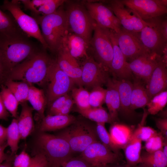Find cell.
Listing matches in <instances>:
<instances>
[{"instance_id":"obj_36","label":"cell","mask_w":167,"mask_h":167,"mask_svg":"<svg viewBox=\"0 0 167 167\" xmlns=\"http://www.w3.org/2000/svg\"><path fill=\"white\" fill-rule=\"evenodd\" d=\"M20 139L17 119L14 118L7 127L6 144L10 148L12 155L15 154L17 152Z\"/></svg>"},{"instance_id":"obj_24","label":"cell","mask_w":167,"mask_h":167,"mask_svg":"<svg viewBox=\"0 0 167 167\" xmlns=\"http://www.w3.org/2000/svg\"><path fill=\"white\" fill-rule=\"evenodd\" d=\"M116 82L120 102L119 112L126 117H131L134 113L131 109V96L133 83L130 80L126 79H116Z\"/></svg>"},{"instance_id":"obj_33","label":"cell","mask_w":167,"mask_h":167,"mask_svg":"<svg viewBox=\"0 0 167 167\" xmlns=\"http://www.w3.org/2000/svg\"><path fill=\"white\" fill-rule=\"evenodd\" d=\"M76 110L84 117L96 123H113L109 113L102 106L83 110L77 109Z\"/></svg>"},{"instance_id":"obj_20","label":"cell","mask_w":167,"mask_h":167,"mask_svg":"<svg viewBox=\"0 0 167 167\" xmlns=\"http://www.w3.org/2000/svg\"><path fill=\"white\" fill-rule=\"evenodd\" d=\"M24 8L30 11L32 17L44 16L54 12L66 2L64 0H21Z\"/></svg>"},{"instance_id":"obj_25","label":"cell","mask_w":167,"mask_h":167,"mask_svg":"<svg viewBox=\"0 0 167 167\" xmlns=\"http://www.w3.org/2000/svg\"><path fill=\"white\" fill-rule=\"evenodd\" d=\"M134 131V127L115 122L112 123L109 133L114 144L120 149L130 141Z\"/></svg>"},{"instance_id":"obj_57","label":"cell","mask_w":167,"mask_h":167,"mask_svg":"<svg viewBox=\"0 0 167 167\" xmlns=\"http://www.w3.org/2000/svg\"><path fill=\"white\" fill-rule=\"evenodd\" d=\"M127 167L126 166V167H124V166H118V167Z\"/></svg>"},{"instance_id":"obj_55","label":"cell","mask_w":167,"mask_h":167,"mask_svg":"<svg viewBox=\"0 0 167 167\" xmlns=\"http://www.w3.org/2000/svg\"><path fill=\"white\" fill-rule=\"evenodd\" d=\"M127 167H128L127 166H126ZM143 167V166L142 165H140L139 166H134V167Z\"/></svg>"},{"instance_id":"obj_30","label":"cell","mask_w":167,"mask_h":167,"mask_svg":"<svg viewBox=\"0 0 167 167\" xmlns=\"http://www.w3.org/2000/svg\"><path fill=\"white\" fill-rule=\"evenodd\" d=\"M28 101L42 119L45 117L44 111L47 100L43 90L30 84Z\"/></svg>"},{"instance_id":"obj_18","label":"cell","mask_w":167,"mask_h":167,"mask_svg":"<svg viewBox=\"0 0 167 167\" xmlns=\"http://www.w3.org/2000/svg\"><path fill=\"white\" fill-rule=\"evenodd\" d=\"M55 59L60 69L79 87H83L82 69L76 59L69 53L63 44L56 53Z\"/></svg>"},{"instance_id":"obj_56","label":"cell","mask_w":167,"mask_h":167,"mask_svg":"<svg viewBox=\"0 0 167 167\" xmlns=\"http://www.w3.org/2000/svg\"><path fill=\"white\" fill-rule=\"evenodd\" d=\"M49 167H61V166H49Z\"/></svg>"},{"instance_id":"obj_38","label":"cell","mask_w":167,"mask_h":167,"mask_svg":"<svg viewBox=\"0 0 167 167\" xmlns=\"http://www.w3.org/2000/svg\"><path fill=\"white\" fill-rule=\"evenodd\" d=\"M167 103V90L163 91L152 97L147 105L148 113L154 115L162 110Z\"/></svg>"},{"instance_id":"obj_2","label":"cell","mask_w":167,"mask_h":167,"mask_svg":"<svg viewBox=\"0 0 167 167\" xmlns=\"http://www.w3.org/2000/svg\"><path fill=\"white\" fill-rule=\"evenodd\" d=\"M52 59L45 51L38 50L15 67L8 75L6 80L20 81L42 85L46 83Z\"/></svg>"},{"instance_id":"obj_16","label":"cell","mask_w":167,"mask_h":167,"mask_svg":"<svg viewBox=\"0 0 167 167\" xmlns=\"http://www.w3.org/2000/svg\"><path fill=\"white\" fill-rule=\"evenodd\" d=\"M144 21L167 13L166 0H120Z\"/></svg>"},{"instance_id":"obj_1","label":"cell","mask_w":167,"mask_h":167,"mask_svg":"<svg viewBox=\"0 0 167 167\" xmlns=\"http://www.w3.org/2000/svg\"><path fill=\"white\" fill-rule=\"evenodd\" d=\"M23 32L11 35L0 34V60L6 81L16 66L38 50Z\"/></svg>"},{"instance_id":"obj_31","label":"cell","mask_w":167,"mask_h":167,"mask_svg":"<svg viewBox=\"0 0 167 167\" xmlns=\"http://www.w3.org/2000/svg\"><path fill=\"white\" fill-rule=\"evenodd\" d=\"M4 84L12 92L19 104L28 101L30 84L23 81L7 79Z\"/></svg>"},{"instance_id":"obj_7","label":"cell","mask_w":167,"mask_h":167,"mask_svg":"<svg viewBox=\"0 0 167 167\" xmlns=\"http://www.w3.org/2000/svg\"><path fill=\"white\" fill-rule=\"evenodd\" d=\"M88 51L91 54L89 56L109 72L113 53L110 29L96 24L89 44Z\"/></svg>"},{"instance_id":"obj_42","label":"cell","mask_w":167,"mask_h":167,"mask_svg":"<svg viewBox=\"0 0 167 167\" xmlns=\"http://www.w3.org/2000/svg\"><path fill=\"white\" fill-rule=\"evenodd\" d=\"M158 133L156 131L151 127L140 125L134 130L133 135L142 141L146 142Z\"/></svg>"},{"instance_id":"obj_21","label":"cell","mask_w":167,"mask_h":167,"mask_svg":"<svg viewBox=\"0 0 167 167\" xmlns=\"http://www.w3.org/2000/svg\"><path fill=\"white\" fill-rule=\"evenodd\" d=\"M167 64L161 59L146 84V88L150 100L157 94L166 90Z\"/></svg>"},{"instance_id":"obj_27","label":"cell","mask_w":167,"mask_h":167,"mask_svg":"<svg viewBox=\"0 0 167 167\" xmlns=\"http://www.w3.org/2000/svg\"><path fill=\"white\" fill-rule=\"evenodd\" d=\"M131 96V109H135L147 106L150 99L143 82L135 77L134 79Z\"/></svg>"},{"instance_id":"obj_39","label":"cell","mask_w":167,"mask_h":167,"mask_svg":"<svg viewBox=\"0 0 167 167\" xmlns=\"http://www.w3.org/2000/svg\"><path fill=\"white\" fill-rule=\"evenodd\" d=\"M96 129L98 138L101 143L114 152L119 154L120 149L113 143L109 133L105 126L104 123H96Z\"/></svg>"},{"instance_id":"obj_13","label":"cell","mask_w":167,"mask_h":167,"mask_svg":"<svg viewBox=\"0 0 167 167\" xmlns=\"http://www.w3.org/2000/svg\"><path fill=\"white\" fill-rule=\"evenodd\" d=\"M119 20L122 27L133 32H140L146 25L147 22L137 14L124 5L119 0L104 1Z\"/></svg>"},{"instance_id":"obj_40","label":"cell","mask_w":167,"mask_h":167,"mask_svg":"<svg viewBox=\"0 0 167 167\" xmlns=\"http://www.w3.org/2000/svg\"><path fill=\"white\" fill-rule=\"evenodd\" d=\"M106 89L101 86L92 88L89 92V103L91 107H101L105 103Z\"/></svg>"},{"instance_id":"obj_4","label":"cell","mask_w":167,"mask_h":167,"mask_svg":"<svg viewBox=\"0 0 167 167\" xmlns=\"http://www.w3.org/2000/svg\"><path fill=\"white\" fill-rule=\"evenodd\" d=\"M36 143L38 153L45 156L49 166H61L72 157V152L68 143L59 135L41 132L37 138Z\"/></svg>"},{"instance_id":"obj_37","label":"cell","mask_w":167,"mask_h":167,"mask_svg":"<svg viewBox=\"0 0 167 167\" xmlns=\"http://www.w3.org/2000/svg\"><path fill=\"white\" fill-rule=\"evenodd\" d=\"M71 97L77 109H85L91 108L89 103V92L83 87L74 88L71 90Z\"/></svg>"},{"instance_id":"obj_44","label":"cell","mask_w":167,"mask_h":167,"mask_svg":"<svg viewBox=\"0 0 167 167\" xmlns=\"http://www.w3.org/2000/svg\"><path fill=\"white\" fill-rule=\"evenodd\" d=\"M31 158L25 150H23L15 157L13 167H28Z\"/></svg>"},{"instance_id":"obj_29","label":"cell","mask_w":167,"mask_h":167,"mask_svg":"<svg viewBox=\"0 0 167 167\" xmlns=\"http://www.w3.org/2000/svg\"><path fill=\"white\" fill-rule=\"evenodd\" d=\"M142 141L133 135L131 139L122 149L124 151L128 167L140 163Z\"/></svg>"},{"instance_id":"obj_54","label":"cell","mask_w":167,"mask_h":167,"mask_svg":"<svg viewBox=\"0 0 167 167\" xmlns=\"http://www.w3.org/2000/svg\"><path fill=\"white\" fill-rule=\"evenodd\" d=\"M93 167H110L108 165H100Z\"/></svg>"},{"instance_id":"obj_28","label":"cell","mask_w":167,"mask_h":167,"mask_svg":"<svg viewBox=\"0 0 167 167\" xmlns=\"http://www.w3.org/2000/svg\"><path fill=\"white\" fill-rule=\"evenodd\" d=\"M22 109L17 119L20 139H25L32 132L34 127L32 116L33 109L28 106L26 102L21 104Z\"/></svg>"},{"instance_id":"obj_17","label":"cell","mask_w":167,"mask_h":167,"mask_svg":"<svg viewBox=\"0 0 167 167\" xmlns=\"http://www.w3.org/2000/svg\"><path fill=\"white\" fill-rule=\"evenodd\" d=\"M161 58V56L148 52L128 62V66L133 74L146 84Z\"/></svg>"},{"instance_id":"obj_8","label":"cell","mask_w":167,"mask_h":167,"mask_svg":"<svg viewBox=\"0 0 167 167\" xmlns=\"http://www.w3.org/2000/svg\"><path fill=\"white\" fill-rule=\"evenodd\" d=\"M20 4L18 0H5L1 8L3 11L10 12L19 28L28 37L36 39L41 44L44 49H48L37 22L34 18L22 10Z\"/></svg>"},{"instance_id":"obj_14","label":"cell","mask_w":167,"mask_h":167,"mask_svg":"<svg viewBox=\"0 0 167 167\" xmlns=\"http://www.w3.org/2000/svg\"><path fill=\"white\" fill-rule=\"evenodd\" d=\"M115 35L118 45L127 62L150 52L142 42L139 33L128 31L122 27Z\"/></svg>"},{"instance_id":"obj_6","label":"cell","mask_w":167,"mask_h":167,"mask_svg":"<svg viewBox=\"0 0 167 167\" xmlns=\"http://www.w3.org/2000/svg\"><path fill=\"white\" fill-rule=\"evenodd\" d=\"M58 135L66 139L72 152H82L91 143L98 141L96 128L83 121L76 120Z\"/></svg>"},{"instance_id":"obj_50","label":"cell","mask_w":167,"mask_h":167,"mask_svg":"<svg viewBox=\"0 0 167 167\" xmlns=\"http://www.w3.org/2000/svg\"><path fill=\"white\" fill-rule=\"evenodd\" d=\"M161 31L163 36L166 41H167V20L162 19L161 24Z\"/></svg>"},{"instance_id":"obj_47","label":"cell","mask_w":167,"mask_h":167,"mask_svg":"<svg viewBox=\"0 0 167 167\" xmlns=\"http://www.w3.org/2000/svg\"><path fill=\"white\" fill-rule=\"evenodd\" d=\"M157 127L165 137H167V118H160L155 120Z\"/></svg>"},{"instance_id":"obj_19","label":"cell","mask_w":167,"mask_h":167,"mask_svg":"<svg viewBox=\"0 0 167 167\" xmlns=\"http://www.w3.org/2000/svg\"><path fill=\"white\" fill-rule=\"evenodd\" d=\"M110 36L113 48V57L109 73L117 80H130L133 74L130 71L128 62L120 49L115 35V32L110 29Z\"/></svg>"},{"instance_id":"obj_15","label":"cell","mask_w":167,"mask_h":167,"mask_svg":"<svg viewBox=\"0 0 167 167\" xmlns=\"http://www.w3.org/2000/svg\"><path fill=\"white\" fill-rule=\"evenodd\" d=\"M81 157L92 167L117 163L121 157L100 141L94 142L81 153Z\"/></svg>"},{"instance_id":"obj_10","label":"cell","mask_w":167,"mask_h":167,"mask_svg":"<svg viewBox=\"0 0 167 167\" xmlns=\"http://www.w3.org/2000/svg\"><path fill=\"white\" fill-rule=\"evenodd\" d=\"M160 16L144 20L147 24L139 32V34L143 44L150 52L162 56L167 50V41L162 33L161 24L162 19Z\"/></svg>"},{"instance_id":"obj_11","label":"cell","mask_w":167,"mask_h":167,"mask_svg":"<svg viewBox=\"0 0 167 167\" xmlns=\"http://www.w3.org/2000/svg\"><path fill=\"white\" fill-rule=\"evenodd\" d=\"M81 67L83 85L87 89L102 87L110 78L109 73L88 55L84 58Z\"/></svg>"},{"instance_id":"obj_9","label":"cell","mask_w":167,"mask_h":167,"mask_svg":"<svg viewBox=\"0 0 167 167\" xmlns=\"http://www.w3.org/2000/svg\"><path fill=\"white\" fill-rule=\"evenodd\" d=\"M46 98L49 106L56 99L68 94L74 88V81L59 68L55 59H52L49 68L46 83Z\"/></svg>"},{"instance_id":"obj_49","label":"cell","mask_w":167,"mask_h":167,"mask_svg":"<svg viewBox=\"0 0 167 167\" xmlns=\"http://www.w3.org/2000/svg\"><path fill=\"white\" fill-rule=\"evenodd\" d=\"M9 116L8 112L3 104L0 94V119L6 120Z\"/></svg>"},{"instance_id":"obj_45","label":"cell","mask_w":167,"mask_h":167,"mask_svg":"<svg viewBox=\"0 0 167 167\" xmlns=\"http://www.w3.org/2000/svg\"><path fill=\"white\" fill-rule=\"evenodd\" d=\"M61 167H93L87 161L80 157L71 158L63 163Z\"/></svg>"},{"instance_id":"obj_43","label":"cell","mask_w":167,"mask_h":167,"mask_svg":"<svg viewBox=\"0 0 167 167\" xmlns=\"http://www.w3.org/2000/svg\"><path fill=\"white\" fill-rule=\"evenodd\" d=\"M70 96L68 94H67L55 99L49 106V113L48 115H58L66 101Z\"/></svg>"},{"instance_id":"obj_35","label":"cell","mask_w":167,"mask_h":167,"mask_svg":"<svg viewBox=\"0 0 167 167\" xmlns=\"http://www.w3.org/2000/svg\"><path fill=\"white\" fill-rule=\"evenodd\" d=\"M0 94L3 104L7 111L16 118L19 103L10 90L5 86L1 85Z\"/></svg>"},{"instance_id":"obj_26","label":"cell","mask_w":167,"mask_h":167,"mask_svg":"<svg viewBox=\"0 0 167 167\" xmlns=\"http://www.w3.org/2000/svg\"><path fill=\"white\" fill-rule=\"evenodd\" d=\"M70 54L76 59L84 58L88 55L89 44L82 37L69 32L63 44Z\"/></svg>"},{"instance_id":"obj_53","label":"cell","mask_w":167,"mask_h":167,"mask_svg":"<svg viewBox=\"0 0 167 167\" xmlns=\"http://www.w3.org/2000/svg\"><path fill=\"white\" fill-rule=\"evenodd\" d=\"M5 81V78L0 60V84H2V83L4 84Z\"/></svg>"},{"instance_id":"obj_51","label":"cell","mask_w":167,"mask_h":167,"mask_svg":"<svg viewBox=\"0 0 167 167\" xmlns=\"http://www.w3.org/2000/svg\"><path fill=\"white\" fill-rule=\"evenodd\" d=\"M7 146V144L0 147V164L2 163L8 158L5 152V150Z\"/></svg>"},{"instance_id":"obj_34","label":"cell","mask_w":167,"mask_h":167,"mask_svg":"<svg viewBox=\"0 0 167 167\" xmlns=\"http://www.w3.org/2000/svg\"><path fill=\"white\" fill-rule=\"evenodd\" d=\"M22 32L14 18L0 9V34L10 36Z\"/></svg>"},{"instance_id":"obj_22","label":"cell","mask_w":167,"mask_h":167,"mask_svg":"<svg viewBox=\"0 0 167 167\" xmlns=\"http://www.w3.org/2000/svg\"><path fill=\"white\" fill-rule=\"evenodd\" d=\"M107 88L105 102L113 122H116L119 111L120 102L116 79L110 78L106 84Z\"/></svg>"},{"instance_id":"obj_3","label":"cell","mask_w":167,"mask_h":167,"mask_svg":"<svg viewBox=\"0 0 167 167\" xmlns=\"http://www.w3.org/2000/svg\"><path fill=\"white\" fill-rule=\"evenodd\" d=\"M62 5L52 14L34 18L41 27L48 48L56 53L70 32L66 12Z\"/></svg>"},{"instance_id":"obj_5","label":"cell","mask_w":167,"mask_h":167,"mask_svg":"<svg viewBox=\"0 0 167 167\" xmlns=\"http://www.w3.org/2000/svg\"><path fill=\"white\" fill-rule=\"evenodd\" d=\"M65 9L70 32L83 38L88 44L96 23L82 3L66 1Z\"/></svg>"},{"instance_id":"obj_48","label":"cell","mask_w":167,"mask_h":167,"mask_svg":"<svg viewBox=\"0 0 167 167\" xmlns=\"http://www.w3.org/2000/svg\"><path fill=\"white\" fill-rule=\"evenodd\" d=\"M7 128L0 124V147L6 144Z\"/></svg>"},{"instance_id":"obj_52","label":"cell","mask_w":167,"mask_h":167,"mask_svg":"<svg viewBox=\"0 0 167 167\" xmlns=\"http://www.w3.org/2000/svg\"><path fill=\"white\" fill-rule=\"evenodd\" d=\"M0 167H12V160L8 158L2 163L0 164Z\"/></svg>"},{"instance_id":"obj_46","label":"cell","mask_w":167,"mask_h":167,"mask_svg":"<svg viewBox=\"0 0 167 167\" xmlns=\"http://www.w3.org/2000/svg\"><path fill=\"white\" fill-rule=\"evenodd\" d=\"M48 161L45 156L38 153L31 158L30 165L28 167H49Z\"/></svg>"},{"instance_id":"obj_12","label":"cell","mask_w":167,"mask_h":167,"mask_svg":"<svg viewBox=\"0 0 167 167\" xmlns=\"http://www.w3.org/2000/svg\"><path fill=\"white\" fill-rule=\"evenodd\" d=\"M89 14L100 26L118 32L122 28L120 23L112 11L104 3L97 1H83Z\"/></svg>"},{"instance_id":"obj_23","label":"cell","mask_w":167,"mask_h":167,"mask_svg":"<svg viewBox=\"0 0 167 167\" xmlns=\"http://www.w3.org/2000/svg\"><path fill=\"white\" fill-rule=\"evenodd\" d=\"M76 119L71 115H49L42 119L40 126L41 132L52 131L65 128L73 123Z\"/></svg>"},{"instance_id":"obj_41","label":"cell","mask_w":167,"mask_h":167,"mask_svg":"<svg viewBox=\"0 0 167 167\" xmlns=\"http://www.w3.org/2000/svg\"><path fill=\"white\" fill-rule=\"evenodd\" d=\"M165 138L160 132L148 139L144 146L147 152L151 153L162 150Z\"/></svg>"},{"instance_id":"obj_32","label":"cell","mask_w":167,"mask_h":167,"mask_svg":"<svg viewBox=\"0 0 167 167\" xmlns=\"http://www.w3.org/2000/svg\"><path fill=\"white\" fill-rule=\"evenodd\" d=\"M143 167H167V156L162 150L141 155L140 162Z\"/></svg>"}]
</instances>
